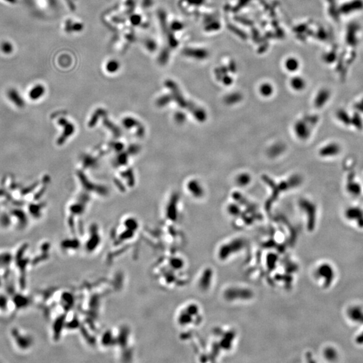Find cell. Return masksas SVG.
Listing matches in <instances>:
<instances>
[{
    "label": "cell",
    "instance_id": "15",
    "mask_svg": "<svg viewBox=\"0 0 363 363\" xmlns=\"http://www.w3.org/2000/svg\"><path fill=\"white\" fill-rule=\"evenodd\" d=\"M250 181V176L247 174H241L238 178V183L239 185L245 186L249 184Z\"/></svg>",
    "mask_w": 363,
    "mask_h": 363
},
{
    "label": "cell",
    "instance_id": "4",
    "mask_svg": "<svg viewBox=\"0 0 363 363\" xmlns=\"http://www.w3.org/2000/svg\"><path fill=\"white\" fill-rule=\"evenodd\" d=\"M50 244L49 242H43L38 248L39 252L34 257L31 258V266H37L47 260L50 256Z\"/></svg>",
    "mask_w": 363,
    "mask_h": 363
},
{
    "label": "cell",
    "instance_id": "14",
    "mask_svg": "<svg viewBox=\"0 0 363 363\" xmlns=\"http://www.w3.org/2000/svg\"><path fill=\"white\" fill-rule=\"evenodd\" d=\"M339 150H340V149L338 148V147L334 144V145H329L326 147L323 148L321 153H322V155L332 156L337 154V153L339 152Z\"/></svg>",
    "mask_w": 363,
    "mask_h": 363
},
{
    "label": "cell",
    "instance_id": "1",
    "mask_svg": "<svg viewBox=\"0 0 363 363\" xmlns=\"http://www.w3.org/2000/svg\"><path fill=\"white\" fill-rule=\"evenodd\" d=\"M29 245L24 244L13 254V263L18 271L19 284L21 289H24L26 286V275L28 266H31V258L28 255Z\"/></svg>",
    "mask_w": 363,
    "mask_h": 363
},
{
    "label": "cell",
    "instance_id": "18",
    "mask_svg": "<svg viewBox=\"0 0 363 363\" xmlns=\"http://www.w3.org/2000/svg\"><path fill=\"white\" fill-rule=\"evenodd\" d=\"M355 341L358 344H363V332L357 335V337L355 339Z\"/></svg>",
    "mask_w": 363,
    "mask_h": 363
},
{
    "label": "cell",
    "instance_id": "3",
    "mask_svg": "<svg viewBox=\"0 0 363 363\" xmlns=\"http://www.w3.org/2000/svg\"><path fill=\"white\" fill-rule=\"evenodd\" d=\"M11 301V309L15 311H20L28 308L32 304V300L28 295L22 293H13V295L10 297Z\"/></svg>",
    "mask_w": 363,
    "mask_h": 363
},
{
    "label": "cell",
    "instance_id": "7",
    "mask_svg": "<svg viewBox=\"0 0 363 363\" xmlns=\"http://www.w3.org/2000/svg\"><path fill=\"white\" fill-rule=\"evenodd\" d=\"M346 217L351 220H357L361 227H363V216L361 210L357 208L349 209L346 211Z\"/></svg>",
    "mask_w": 363,
    "mask_h": 363
},
{
    "label": "cell",
    "instance_id": "8",
    "mask_svg": "<svg viewBox=\"0 0 363 363\" xmlns=\"http://www.w3.org/2000/svg\"><path fill=\"white\" fill-rule=\"evenodd\" d=\"M13 263V254L8 251H0V268H7Z\"/></svg>",
    "mask_w": 363,
    "mask_h": 363
},
{
    "label": "cell",
    "instance_id": "2",
    "mask_svg": "<svg viewBox=\"0 0 363 363\" xmlns=\"http://www.w3.org/2000/svg\"><path fill=\"white\" fill-rule=\"evenodd\" d=\"M10 337L15 348L20 352H28L35 344L33 335L19 327H13L10 329Z\"/></svg>",
    "mask_w": 363,
    "mask_h": 363
},
{
    "label": "cell",
    "instance_id": "6",
    "mask_svg": "<svg viewBox=\"0 0 363 363\" xmlns=\"http://www.w3.org/2000/svg\"><path fill=\"white\" fill-rule=\"evenodd\" d=\"M347 315L350 319L358 323L363 324V310L358 306H353L348 309Z\"/></svg>",
    "mask_w": 363,
    "mask_h": 363
},
{
    "label": "cell",
    "instance_id": "10",
    "mask_svg": "<svg viewBox=\"0 0 363 363\" xmlns=\"http://www.w3.org/2000/svg\"><path fill=\"white\" fill-rule=\"evenodd\" d=\"M299 61L295 57H289L287 59L284 63V67L287 71L290 72L297 71L299 68Z\"/></svg>",
    "mask_w": 363,
    "mask_h": 363
},
{
    "label": "cell",
    "instance_id": "13",
    "mask_svg": "<svg viewBox=\"0 0 363 363\" xmlns=\"http://www.w3.org/2000/svg\"><path fill=\"white\" fill-rule=\"evenodd\" d=\"M44 87L41 85H37L34 86L29 92L30 97L32 100H36V99L41 97L44 93Z\"/></svg>",
    "mask_w": 363,
    "mask_h": 363
},
{
    "label": "cell",
    "instance_id": "5",
    "mask_svg": "<svg viewBox=\"0 0 363 363\" xmlns=\"http://www.w3.org/2000/svg\"><path fill=\"white\" fill-rule=\"evenodd\" d=\"M317 272L319 277L324 278L325 286L330 285L334 279V271L332 267L329 264L322 265L318 269Z\"/></svg>",
    "mask_w": 363,
    "mask_h": 363
},
{
    "label": "cell",
    "instance_id": "16",
    "mask_svg": "<svg viewBox=\"0 0 363 363\" xmlns=\"http://www.w3.org/2000/svg\"><path fill=\"white\" fill-rule=\"evenodd\" d=\"M325 355L327 357V358L331 360V361H334V360L337 358V352L334 348L327 349L325 352Z\"/></svg>",
    "mask_w": 363,
    "mask_h": 363
},
{
    "label": "cell",
    "instance_id": "11",
    "mask_svg": "<svg viewBox=\"0 0 363 363\" xmlns=\"http://www.w3.org/2000/svg\"><path fill=\"white\" fill-rule=\"evenodd\" d=\"M290 86L294 90L300 92L305 88V82L303 79L300 77H295L290 81Z\"/></svg>",
    "mask_w": 363,
    "mask_h": 363
},
{
    "label": "cell",
    "instance_id": "9",
    "mask_svg": "<svg viewBox=\"0 0 363 363\" xmlns=\"http://www.w3.org/2000/svg\"><path fill=\"white\" fill-rule=\"evenodd\" d=\"M11 311L10 298L7 293H0V312L7 313Z\"/></svg>",
    "mask_w": 363,
    "mask_h": 363
},
{
    "label": "cell",
    "instance_id": "12",
    "mask_svg": "<svg viewBox=\"0 0 363 363\" xmlns=\"http://www.w3.org/2000/svg\"><path fill=\"white\" fill-rule=\"evenodd\" d=\"M273 92H274L273 87L269 83H264L259 88V92L260 95L266 98L271 96Z\"/></svg>",
    "mask_w": 363,
    "mask_h": 363
},
{
    "label": "cell",
    "instance_id": "17",
    "mask_svg": "<svg viewBox=\"0 0 363 363\" xmlns=\"http://www.w3.org/2000/svg\"><path fill=\"white\" fill-rule=\"evenodd\" d=\"M1 48L2 52H4V53H10L11 50H12V45L10 43H8V42H5V43H3Z\"/></svg>",
    "mask_w": 363,
    "mask_h": 363
}]
</instances>
